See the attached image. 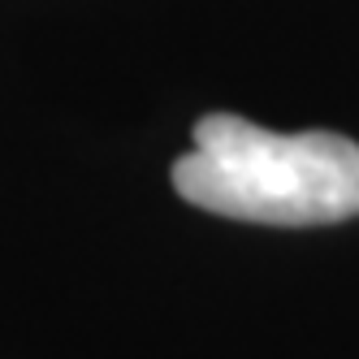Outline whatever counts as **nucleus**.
I'll return each instance as SVG.
<instances>
[{
	"label": "nucleus",
	"instance_id": "1",
	"mask_svg": "<svg viewBox=\"0 0 359 359\" xmlns=\"http://www.w3.org/2000/svg\"><path fill=\"white\" fill-rule=\"evenodd\" d=\"M173 191L203 212L251 225H338L359 217V143L333 130L277 135L234 113L195 121Z\"/></svg>",
	"mask_w": 359,
	"mask_h": 359
}]
</instances>
